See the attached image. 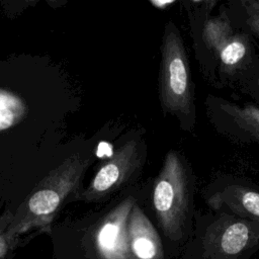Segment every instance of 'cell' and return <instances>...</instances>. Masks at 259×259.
I'll return each instance as SVG.
<instances>
[{
  "mask_svg": "<svg viewBox=\"0 0 259 259\" xmlns=\"http://www.w3.org/2000/svg\"><path fill=\"white\" fill-rule=\"evenodd\" d=\"M159 94L165 112L180 119L190 116L193 109V90L189 64L183 40L172 23L165 27L161 46Z\"/></svg>",
  "mask_w": 259,
  "mask_h": 259,
  "instance_id": "cell-1",
  "label": "cell"
},
{
  "mask_svg": "<svg viewBox=\"0 0 259 259\" xmlns=\"http://www.w3.org/2000/svg\"><path fill=\"white\" fill-rule=\"evenodd\" d=\"M189 178L176 151L167 153L153 188V205L164 233L171 239L182 234L189 204Z\"/></svg>",
  "mask_w": 259,
  "mask_h": 259,
  "instance_id": "cell-2",
  "label": "cell"
},
{
  "mask_svg": "<svg viewBox=\"0 0 259 259\" xmlns=\"http://www.w3.org/2000/svg\"><path fill=\"white\" fill-rule=\"evenodd\" d=\"M89 164L88 159L72 158L58 168L45 183L31 194L24 215L15 218L8 227L11 239L31 227L48 224L68 193L77 185L79 177Z\"/></svg>",
  "mask_w": 259,
  "mask_h": 259,
  "instance_id": "cell-3",
  "label": "cell"
},
{
  "mask_svg": "<svg viewBox=\"0 0 259 259\" xmlns=\"http://www.w3.org/2000/svg\"><path fill=\"white\" fill-rule=\"evenodd\" d=\"M141 141L125 142L96 173L89 188L84 192L86 199H96L119 187L141 165Z\"/></svg>",
  "mask_w": 259,
  "mask_h": 259,
  "instance_id": "cell-4",
  "label": "cell"
},
{
  "mask_svg": "<svg viewBox=\"0 0 259 259\" xmlns=\"http://www.w3.org/2000/svg\"><path fill=\"white\" fill-rule=\"evenodd\" d=\"M135 205L132 197L123 200L102 222L97 230L95 243L103 259H132L128 246L127 222Z\"/></svg>",
  "mask_w": 259,
  "mask_h": 259,
  "instance_id": "cell-5",
  "label": "cell"
},
{
  "mask_svg": "<svg viewBox=\"0 0 259 259\" xmlns=\"http://www.w3.org/2000/svg\"><path fill=\"white\" fill-rule=\"evenodd\" d=\"M128 246L135 259H163L160 237L153 224L135 203L127 222Z\"/></svg>",
  "mask_w": 259,
  "mask_h": 259,
  "instance_id": "cell-6",
  "label": "cell"
},
{
  "mask_svg": "<svg viewBox=\"0 0 259 259\" xmlns=\"http://www.w3.org/2000/svg\"><path fill=\"white\" fill-rule=\"evenodd\" d=\"M213 203H224L232 210L259 222V193L241 186H229L212 196Z\"/></svg>",
  "mask_w": 259,
  "mask_h": 259,
  "instance_id": "cell-7",
  "label": "cell"
},
{
  "mask_svg": "<svg viewBox=\"0 0 259 259\" xmlns=\"http://www.w3.org/2000/svg\"><path fill=\"white\" fill-rule=\"evenodd\" d=\"M222 109L230 115L234 122L247 132L254 139L259 141V108L251 105L245 104L240 107L236 104L225 103L222 104Z\"/></svg>",
  "mask_w": 259,
  "mask_h": 259,
  "instance_id": "cell-8",
  "label": "cell"
},
{
  "mask_svg": "<svg viewBox=\"0 0 259 259\" xmlns=\"http://www.w3.org/2000/svg\"><path fill=\"white\" fill-rule=\"evenodd\" d=\"M249 237V227L243 222H234L228 225L221 235V249L226 255L239 254L246 247Z\"/></svg>",
  "mask_w": 259,
  "mask_h": 259,
  "instance_id": "cell-9",
  "label": "cell"
},
{
  "mask_svg": "<svg viewBox=\"0 0 259 259\" xmlns=\"http://www.w3.org/2000/svg\"><path fill=\"white\" fill-rule=\"evenodd\" d=\"M232 29L228 22L223 19H212L209 20L203 30V39L205 44L217 52L222 48V46L230 39L232 35Z\"/></svg>",
  "mask_w": 259,
  "mask_h": 259,
  "instance_id": "cell-10",
  "label": "cell"
},
{
  "mask_svg": "<svg viewBox=\"0 0 259 259\" xmlns=\"http://www.w3.org/2000/svg\"><path fill=\"white\" fill-rule=\"evenodd\" d=\"M222 64L227 67L237 65L247 53V45L241 36H232L218 51Z\"/></svg>",
  "mask_w": 259,
  "mask_h": 259,
  "instance_id": "cell-11",
  "label": "cell"
},
{
  "mask_svg": "<svg viewBox=\"0 0 259 259\" xmlns=\"http://www.w3.org/2000/svg\"><path fill=\"white\" fill-rule=\"evenodd\" d=\"M20 106L21 104L13 96L0 93V128H5L14 122Z\"/></svg>",
  "mask_w": 259,
  "mask_h": 259,
  "instance_id": "cell-12",
  "label": "cell"
},
{
  "mask_svg": "<svg viewBox=\"0 0 259 259\" xmlns=\"http://www.w3.org/2000/svg\"><path fill=\"white\" fill-rule=\"evenodd\" d=\"M10 224L0 223V259H2L13 245V239L8 235V227Z\"/></svg>",
  "mask_w": 259,
  "mask_h": 259,
  "instance_id": "cell-13",
  "label": "cell"
},
{
  "mask_svg": "<svg viewBox=\"0 0 259 259\" xmlns=\"http://www.w3.org/2000/svg\"><path fill=\"white\" fill-rule=\"evenodd\" d=\"M246 6L250 15V26L255 32L259 33V1L248 2Z\"/></svg>",
  "mask_w": 259,
  "mask_h": 259,
  "instance_id": "cell-14",
  "label": "cell"
},
{
  "mask_svg": "<svg viewBox=\"0 0 259 259\" xmlns=\"http://www.w3.org/2000/svg\"><path fill=\"white\" fill-rule=\"evenodd\" d=\"M150 2H151L156 8H159V9H165V8H167L169 5H172L173 3H175V1H171V0H167V1L151 0Z\"/></svg>",
  "mask_w": 259,
  "mask_h": 259,
  "instance_id": "cell-15",
  "label": "cell"
}]
</instances>
